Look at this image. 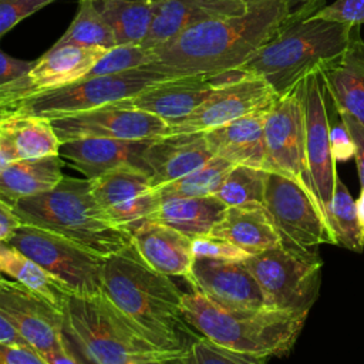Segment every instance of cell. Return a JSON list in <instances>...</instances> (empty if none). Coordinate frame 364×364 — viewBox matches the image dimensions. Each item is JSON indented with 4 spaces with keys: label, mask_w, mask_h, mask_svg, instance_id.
Listing matches in <instances>:
<instances>
[{
    "label": "cell",
    "mask_w": 364,
    "mask_h": 364,
    "mask_svg": "<svg viewBox=\"0 0 364 364\" xmlns=\"http://www.w3.org/2000/svg\"><path fill=\"white\" fill-rule=\"evenodd\" d=\"M286 16L284 0H264L242 14L198 23L151 48L145 67L169 78L239 70L274 37Z\"/></svg>",
    "instance_id": "1"
},
{
    "label": "cell",
    "mask_w": 364,
    "mask_h": 364,
    "mask_svg": "<svg viewBox=\"0 0 364 364\" xmlns=\"http://www.w3.org/2000/svg\"><path fill=\"white\" fill-rule=\"evenodd\" d=\"M102 291L154 346L182 357L199 337L182 314L178 286L149 267L131 243L105 257Z\"/></svg>",
    "instance_id": "2"
},
{
    "label": "cell",
    "mask_w": 364,
    "mask_h": 364,
    "mask_svg": "<svg viewBox=\"0 0 364 364\" xmlns=\"http://www.w3.org/2000/svg\"><path fill=\"white\" fill-rule=\"evenodd\" d=\"M21 223L61 235L108 257L132 243L129 230L115 225L100 206L91 179L64 176L53 189L11 205Z\"/></svg>",
    "instance_id": "3"
},
{
    "label": "cell",
    "mask_w": 364,
    "mask_h": 364,
    "mask_svg": "<svg viewBox=\"0 0 364 364\" xmlns=\"http://www.w3.org/2000/svg\"><path fill=\"white\" fill-rule=\"evenodd\" d=\"M188 324L202 337L235 351L263 358L289 354L309 313L225 309L193 290L182 294Z\"/></svg>",
    "instance_id": "4"
},
{
    "label": "cell",
    "mask_w": 364,
    "mask_h": 364,
    "mask_svg": "<svg viewBox=\"0 0 364 364\" xmlns=\"http://www.w3.org/2000/svg\"><path fill=\"white\" fill-rule=\"evenodd\" d=\"M360 34V26L309 17L283 21L272 40L239 70L263 78L277 95L294 88L310 73L337 58Z\"/></svg>",
    "instance_id": "5"
},
{
    "label": "cell",
    "mask_w": 364,
    "mask_h": 364,
    "mask_svg": "<svg viewBox=\"0 0 364 364\" xmlns=\"http://www.w3.org/2000/svg\"><path fill=\"white\" fill-rule=\"evenodd\" d=\"M63 314L67 347L81 364H131L181 357L148 341L104 291L95 296L67 293Z\"/></svg>",
    "instance_id": "6"
},
{
    "label": "cell",
    "mask_w": 364,
    "mask_h": 364,
    "mask_svg": "<svg viewBox=\"0 0 364 364\" xmlns=\"http://www.w3.org/2000/svg\"><path fill=\"white\" fill-rule=\"evenodd\" d=\"M166 78L169 77L142 65L124 73L80 80L11 102L0 111V119L7 117H41L51 119L80 114L131 98L151 84Z\"/></svg>",
    "instance_id": "7"
},
{
    "label": "cell",
    "mask_w": 364,
    "mask_h": 364,
    "mask_svg": "<svg viewBox=\"0 0 364 364\" xmlns=\"http://www.w3.org/2000/svg\"><path fill=\"white\" fill-rule=\"evenodd\" d=\"M27 257L63 283L68 291L81 296L102 293L105 257L54 232L21 223L7 239Z\"/></svg>",
    "instance_id": "8"
},
{
    "label": "cell",
    "mask_w": 364,
    "mask_h": 364,
    "mask_svg": "<svg viewBox=\"0 0 364 364\" xmlns=\"http://www.w3.org/2000/svg\"><path fill=\"white\" fill-rule=\"evenodd\" d=\"M264 208L282 236L283 247L317 257V246L337 245L324 206L291 179L267 171Z\"/></svg>",
    "instance_id": "9"
},
{
    "label": "cell",
    "mask_w": 364,
    "mask_h": 364,
    "mask_svg": "<svg viewBox=\"0 0 364 364\" xmlns=\"http://www.w3.org/2000/svg\"><path fill=\"white\" fill-rule=\"evenodd\" d=\"M242 263L259 283L269 309L310 311L321 282L318 256H303L282 246L250 255Z\"/></svg>",
    "instance_id": "10"
},
{
    "label": "cell",
    "mask_w": 364,
    "mask_h": 364,
    "mask_svg": "<svg viewBox=\"0 0 364 364\" xmlns=\"http://www.w3.org/2000/svg\"><path fill=\"white\" fill-rule=\"evenodd\" d=\"M301 81L287 92L277 95L267 109L263 169L291 179L321 203L313 186L306 158Z\"/></svg>",
    "instance_id": "11"
},
{
    "label": "cell",
    "mask_w": 364,
    "mask_h": 364,
    "mask_svg": "<svg viewBox=\"0 0 364 364\" xmlns=\"http://www.w3.org/2000/svg\"><path fill=\"white\" fill-rule=\"evenodd\" d=\"M276 97V91L263 78L236 70L195 111L169 125L166 134L210 131L270 107Z\"/></svg>",
    "instance_id": "12"
},
{
    "label": "cell",
    "mask_w": 364,
    "mask_h": 364,
    "mask_svg": "<svg viewBox=\"0 0 364 364\" xmlns=\"http://www.w3.org/2000/svg\"><path fill=\"white\" fill-rule=\"evenodd\" d=\"M306 128V158L313 186L326 208L330 203L336 183V159L330 144V111L333 100L318 71L310 73L301 81Z\"/></svg>",
    "instance_id": "13"
},
{
    "label": "cell",
    "mask_w": 364,
    "mask_h": 364,
    "mask_svg": "<svg viewBox=\"0 0 364 364\" xmlns=\"http://www.w3.org/2000/svg\"><path fill=\"white\" fill-rule=\"evenodd\" d=\"M60 142L80 138L154 139L166 134L168 124L144 109L121 101L80 114L50 119Z\"/></svg>",
    "instance_id": "14"
},
{
    "label": "cell",
    "mask_w": 364,
    "mask_h": 364,
    "mask_svg": "<svg viewBox=\"0 0 364 364\" xmlns=\"http://www.w3.org/2000/svg\"><path fill=\"white\" fill-rule=\"evenodd\" d=\"M0 314L41 357L68 350L63 311L23 284L0 280Z\"/></svg>",
    "instance_id": "15"
},
{
    "label": "cell",
    "mask_w": 364,
    "mask_h": 364,
    "mask_svg": "<svg viewBox=\"0 0 364 364\" xmlns=\"http://www.w3.org/2000/svg\"><path fill=\"white\" fill-rule=\"evenodd\" d=\"M186 280L225 309L269 310L259 283L242 262L195 257Z\"/></svg>",
    "instance_id": "16"
},
{
    "label": "cell",
    "mask_w": 364,
    "mask_h": 364,
    "mask_svg": "<svg viewBox=\"0 0 364 364\" xmlns=\"http://www.w3.org/2000/svg\"><path fill=\"white\" fill-rule=\"evenodd\" d=\"M91 188L107 216L127 230L146 220L159 203L149 175L135 168H119L91 179Z\"/></svg>",
    "instance_id": "17"
},
{
    "label": "cell",
    "mask_w": 364,
    "mask_h": 364,
    "mask_svg": "<svg viewBox=\"0 0 364 364\" xmlns=\"http://www.w3.org/2000/svg\"><path fill=\"white\" fill-rule=\"evenodd\" d=\"M236 70L222 74L185 75L158 81L136 95L121 101L131 108L144 109L164 119L168 127L179 122L195 111Z\"/></svg>",
    "instance_id": "18"
},
{
    "label": "cell",
    "mask_w": 364,
    "mask_h": 364,
    "mask_svg": "<svg viewBox=\"0 0 364 364\" xmlns=\"http://www.w3.org/2000/svg\"><path fill=\"white\" fill-rule=\"evenodd\" d=\"M152 139L80 138L61 142L60 156L84 173L95 179L119 168H135L151 178L145 152Z\"/></svg>",
    "instance_id": "19"
},
{
    "label": "cell",
    "mask_w": 364,
    "mask_h": 364,
    "mask_svg": "<svg viewBox=\"0 0 364 364\" xmlns=\"http://www.w3.org/2000/svg\"><path fill=\"white\" fill-rule=\"evenodd\" d=\"M212 158L203 132L161 135L151 141L145 152L155 189L193 172Z\"/></svg>",
    "instance_id": "20"
},
{
    "label": "cell",
    "mask_w": 364,
    "mask_h": 364,
    "mask_svg": "<svg viewBox=\"0 0 364 364\" xmlns=\"http://www.w3.org/2000/svg\"><path fill=\"white\" fill-rule=\"evenodd\" d=\"M247 7L249 4L242 0H165L156 3L151 28L141 46L151 50L198 23L237 16Z\"/></svg>",
    "instance_id": "21"
},
{
    "label": "cell",
    "mask_w": 364,
    "mask_h": 364,
    "mask_svg": "<svg viewBox=\"0 0 364 364\" xmlns=\"http://www.w3.org/2000/svg\"><path fill=\"white\" fill-rule=\"evenodd\" d=\"M129 233L132 245L149 267L166 276H189L195 259L191 237L148 219L131 226Z\"/></svg>",
    "instance_id": "22"
},
{
    "label": "cell",
    "mask_w": 364,
    "mask_h": 364,
    "mask_svg": "<svg viewBox=\"0 0 364 364\" xmlns=\"http://www.w3.org/2000/svg\"><path fill=\"white\" fill-rule=\"evenodd\" d=\"M323 82L338 112L364 125V37L355 36L334 60L318 68Z\"/></svg>",
    "instance_id": "23"
},
{
    "label": "cell",
    "mask_w": 364,
    "mask_h": 364,
    "mask_svg": "<svg viewBox=\"0 0 364 364\" xmlns=\"http://www.w3.org/2000/svg\"><path fill=\"white\" fill-rule=\"evenodd\" d=\"M269 108L270 107L255 111L229 124L203 132L213 156L223 158L233 165L263 168L264 121Z\"/></svg>",
    "instance_id": "24"
},
{
    "label": "cell",
    "mask_w": 364,
    "mask_h": 364,
    "mask_svg": "<svg viewBox=\"0 0 364 364\" xmlns=\"http://www.w3.org/2000/svg\"><path fill=\"white\" fill-rule=\"evenodd\" d=\"M247 255H257L282 247L283 240L264 205L229 206L210 230Z\"/></svg>",
    "instance_id": "25"
},
{
    "label": "cell",
    "mask_w": 364,
    "mask_h": 364,
    "mask_svg": "<svg viewBox=\"0 0 364 364\" xmlns=\"http://www.w3.org/2000/svg\"><path fill=\"white\" fill-rule=\"evenodd\" d=\"M226 208L215 196H168L159 198L158 208L148 220L166 225L195 239L209 235Z\"/></svg>",
    "instance_id": "26"
},
{
    "label": "cell",
    "mask_w": 364,
    "mask_h": 364,
    "mask_svg": "<svg viewBox=\"0 0 364 364\" xmlns=\"http://www.w3.org/2000/svg\"><path fill=\"white\" fill-rule=\"evenodd\" d=\"M63 165L60 155L13 161L0 173V199L11 206L18 199L53 189L64 178Z\"/></svg>",
    "instance_id": "27"
},
{
    "label": "cell",
    "mask_w": 364,
    "mask_h": 364,
    "mask_svg": "<svg viewBox=\"0 0 364 364\" xmlns=\"http://www.w3.org/2000/svg\"><path fill=\"white\" fill-rule=\"evenodd\" d=\"M0 136L17 159L60 155V139L47 118L7 117L0 119Z\"/></svg>",
    "instance_id": "28"
},
{
    "label": "cell",
    "mask_w": 364,
    "mask_h": 364,
    "mask_svg": "<svg viewBox=\"0 0 364 364\" xmlns=\"http://www.w3.org/2000/svg\"><path fill=\"white\" fill-rule=\"evenodd\" d=\"M0 273L13 277L17 283L44 297L61 311L65 294L71 293L38 263L6 242H0Z\"/></svg>",
    "instance_id": "29"
},
{
    "label": "cell",
    "mask_w": 364,
    "mask_h": 364,
    "mask_svg": "<svg viewBox=\"0 0 364 364\" xmlns=\"http://www.w3.org/2000/svg\"><path fill=\"white\" fill-rule=\"evenodd\" d=\"M97 3L114 33L117 46L142 44L154 20V3L134 0H101Z\"/></svg>",
    "instance_id": "30"
},
{
    "label": "cell",
    "mask_w": 364,
    "mask_h": 364,
    "mask_svg": "<svg viewBox=\"0 0 364 364\" xmlns=\"http://www.w3.org/2000/svg\"><path fill=\"white\" fill-rule=\"evenodd\" d=\"M55 44H77L111 50L117 47L114 33L92 0H80L78 11Z\"/></svg>",
    "instance_id": "31"
},
{
    "label": "cell",
    "mask_w": 364,
    "mask_h": 364,
    "mask_svg": "<svg viewBox=\"0 0 364 364\" xmlns=\"http://www.w3.org/2000/svg\"><path fill=\"white\" fill-rule=\"evenodd\" d=\"M235 165L223 158L213 156L193 172L156 188L159 198L168 196H213L226 175Z\"/></svg>",
    "instance_id": "32"
},
{
    "label": "cell",
    "mask_w": 364,
    "mask_h": 364,
    "mask_svg": "<svg viewBox=\"0 0 364 364\" xmlns=\"http://www.w3.org/2000/svg\"><path fill=\"white\" fill-rule=\"evenodd\" d=\"M267 171L263 168L235 165L213 195L223 205H264Z\"/></svg>",
    "instance_id": "33"
},
{
    "label": "cell",
    "mask_w": 364,
    "mask_h": 364,
    "mask_svg": "<svg viewBox=\"0 0 364 364\" xmlns=\"http://www.w3.org/2000/svg\"><path fill=\"white\" fill-rule=\"evenodd\" d=\"M327 218L337 239V246L353 252H363L364 240L358 223L355 199H353L340 178L337 179L334 195L327 205Z\"/></svg>",
    "instance_id": "34"
},
{
    "label": "cell",
    "mask_w": 364,
    "mask_h": 364,
    "mask_svg": "<svg viewBox=\"0 0 364 364\" xmlns=\"http://www.w3.org/2000/svg\"><path fill=\"white\" fill-rule=\"evenodd\" d=\"M181 360L183 364H266L267 358L239 353L199 336Z\"/></svg>",
    "instance_id": "35"
},
{
    "label": "cell",
    "mask_w": 364,
    "mask_h": 364,
    "mask_svg": "<svg viewBox=\"0 0 364 364\" xmlns=\"http://www.w3.org/2000/svg\"><path fill=\"white\" fill-rule=\"evenodd\" d=\"M151 60H152L151 50L144 48L142 46H117L108 50L92 65L90 73L82 80L139 68L142 65L149 64Z\"/></svg>",
    "instance_id": "36"
},
{
    "label": "cell",
    "mask_w": 364,
    "mask_h": 364,
    "mask_svg": "<svg viewBox=\"0 0 364 364\" xmlns=\"http://www.w3.org/2000/svg\"><path fill=\"white\" fill-rule=\"evenodd\" d=\"M192 253L195 257H208L230 262H242L247 256H250L233 243L212 235L192 239Z\"/></svg>",
    "instance_id": "37"
},
{
    "label": "cell",
    "mask_w": 364,
    "mask_h": 364,
    "mask_svg": "<svg viewBox=\"0 0 364 364\" xmlns=\"http://www.w3.org/2000/svg\"><path fill=\"white\" fill-rule=\"evenodd\" d=\"M311 17L361 27L364 24V0H334Z\"/></svg>",
    "instance_id": "38"
},
{
    "label": "cell",
    "mask_w": 364,
    "mask_h": 364,
    "mask_svg": "<svg viewBox=\"0 0 364 364\" xmlns=\"http://www.w3.org/2000/svg\"><path fill=\"white\" fill-rule=\"evenodd\" d=\"M53 0H0V38L23 18L31 16Z\"/></svg>",
    "instance_id": "39"
},
{
    "label": "cell",
    "mask_w": 364,
    "mask_h": 364,
    "mask_svg": "<svg viewBox=\"0 0 364 364\" xmlns=\"http://www.w3.org/2000/svg\"><path fill=\"white\" fill-rule=\"evenodd\" d=\"M330 144L336 161H347L354 156V144L334 104L330 111Z\"/></svg>",
    "instance_id": "40"
},
{
    "label": "cell",
    "mask_w": 364,
    "mask_h": 364,
    "mask_svg": "<svg viewBox=\"0 0 364 364\" xmlns=\"http://www.w3.org/2000/svg\"><path fill=\"white\" fill-rule=\"evenodd\" d=\"M0 364H47L30 346L0 343Z\"/></svg>",
    "instance_id": "41"
},
{
    "label": "cell",
    "mask_w": 364,
    "mask_h": 364,
    "mask_svg": "<svg viewBox=\"0 0 364 364\" xmlns=\"http://www.w3.org/2000/svg\"><path fill=\"white\" fill-rule=\"evenodd\" d=\"M344 125L347 127L350 136L354 144V159L357 164V171H358V179L360 185L364 186V125L360 124L355 118H353L348 114L338 112Z\"/></svg>",
    "instance_id": "42"
},
{
    "label": "cell",
    "mask_w": 364,
    "mask_h": 364,
    "mask_svg": "<svg viewBox=\"0 0 364 364\" xmlns=\"http://www.w3.org/2000/svg\"><path fill=\"white\" fill-rule=\"evenodd\" d=\"M36 61H24L14 58L0 50V85L11 82L24 74L34 65Z\"/></svg>",
    "instance_id": "43"
},
{
    "label": "cell",
    "mask_w": 364,
    "mask_h": 364,
    "mask_svg": "<svg viewBox=\"0 0 364 364\" xmlns=\"http://www.w3.org/2000/svg\"><path fill=\"white\" fill-rule=\"evenodd\" d=\"M287 7L286 21H300L311 17L326 6V0H284Z\"/></svg>",
    "instance_id": "44"
},
{
    "label": "cell",
    "mask_w": 364,
    "mask_h": 364,
    "mask_svg": "<svg viewBox=\"0 0 364 364\" xmlns=\"http://www.w3.org/2000/svg\"><path fill=\"white\" fill-rule=\"evenodd\" d=\"M20 225L21 220L14 213L11 206L0 199V242H7V239Z\"/></svg>",
    "instance_id": "45"
},
{
    "label": "cell",
    "mask_w": 364,
    "mask_h": 364,
    "mask_svg": "<svg viewBox=\"0 0 364 364\" xmlns=\"http://www.w3.org/2000/svg\"><path fill=\"white\" fill-rule=\"evenodd\" d=\"M0 343H17V344L28 346L27 341L17 333V330L1 314H0Z\"/></svg>",
    "instance_id": "46"
},
{
    "label": "cell",
    "mask_w": 364,
    "mask_h": 364,
    "mask_svg": "<svg viewBox=\"0 0 364 364\" xmlns=\"http://www.w3.org/2000/svg\"><path fill=\"white\" fill-rule=\"evenodd\" d=\"M43 358L47 364H81L70 350H57L46 354Z\"/></svg>",
    "instance_id": "47"
},
{
    "label": "cell",
    "mask_w": 364,
    "mask_h": 364,
    "mask_svg": "<svg viewBox=\"0 0 364 364\" xmlns=\"http://www.w3.org/2000/svg\"><path fill=\"white\" fill-rule=\"evenodd\" d=\"M17 161L16 154L13 149L7 145V142L0 136V173L13 162Z\"/></svg>",
    "instance_id": "48"
},
{
    "label": "cell",
    "mask_w": 364,
    "mask_h": 364,
    "mask_svg": "<svg viewBox=\"0 0 364 364\" xmlns=\"http://www.w3.org/2000/svg\"><path fill=\"white\" fill-rule=\"evenodd\" d=\"M355 208H357V215H358V223L361 228L363 233V240H364V186L360 189V195L355 199Z\"/></svg>",
    "instance_id": "49"
},
{
    "label": "cell",
    "mask_w": 364,
    "mask_h": 364,
    "mask_svg": "<svg viewBox=\"0 0 364 364\" xmlns=\"http://www.w3.org/2000/svg\"><path fill=\"white\" fill-rule=\"evenodd\" d=\"M169 361V360H168ZM131 364H166V361L159 360H149V361H139V363H131Z\"/></svg>",
    "instance_id": "50"
},
{
    "label": "cell",
    "mask_w": 364,
    "mask_h": 364,
    "mask_svg": "<svg viewBox=\"0 0 364 364\" xmlns=\"http://www.w3.org/2000/svg\"><path fill=\"white\" fill-rule=\"evenodd\" d=\"M166 364H183V363H182L181 357H179V358H175V360H169V361H166Z\"/></svg>",
    "instance_id": "51"
},
{
    "label": "cell",
    "mask_w": 364,
    "mask_h": 364,
    "mask_svg": "<svg viewBox=\"0 0 364 364\" xmlns=\"http://www.w3.org/2000/svg\"><path fill=\"white\" fill-rule=\"evenodd\" d=\"M134 1H146V3L156 4V3H161V1H165V0H134Z\"/></svg>",
    "instance_id": "52"
},
{
    "label": "cell",
    "mask_w": 364,
    "mask_h": 364,
    "mask_svg": "<svg viewBox=\"0 0 364 364\" xmlns=\"http://www.w3.org/2000/svg\"><path fill=\"white\" fill-rule=\"evenodd\" d=\"M246 4H253V3H259V1H264V0H242Z\"/></svg>",
    "instance_id": "53"
},
{
    "label": "cell",
    "mask_w": 364,
    "mask_h": 364,
    "mask_svg": "<svg viewBox=\"0 0 364 364\" xmlns=\"http://www.w3.org/2000/svg\"><path fill=\"white\" fill-rule=\"evenodd\" d=\"M92 1H101V0H92Z\"/></svg>",
    "instance_id": "54"
},
{
    "label": "cell",
    "mask_w": 364,
    "mask_h": 364,
    "mask_svg": "<svg viewBox=\"0 0 364 364\" xmlns=\"http://www.w3.org/2000/svg\"><path fill=\"white\" fill-rule=\"evenodd\" d=\"M1 279H3V277H1V273H0V280H1Z\"/></svg>",
    "instance_id": "55"
},
{
    "label": "cell",
    "mask_w": 364,
    "mask_h": 364,
    "mask_svg": "<svg viewBox=\"0 0 364 364\" xmlns=\"http://www.w3.org/2000/svg\"><path fill=\"white\" fill-rule=\"evenodd\" d=\"M53 1H54V0H53Z\"/></svg>",
    "instance_id": "56"
}]
</instances>
